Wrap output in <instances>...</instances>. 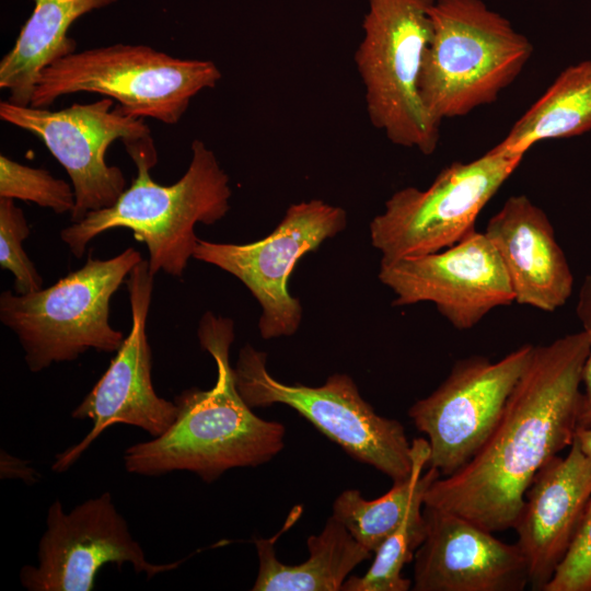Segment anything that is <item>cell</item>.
<instances>
[{
    "label": "cell",
    "mask_w": 591,
    "mask_h": 591,
    "mask_svg": "<svg viewBox=\"0 0 591 591\" xmlns=\"http://www.w3.org/2000/svg\"><path fill=\"white\" fill-rule=\"evenodd\" d=\"M590 337L582 329L534 346L494 430L475 456L427 489L424 506L489 532L513 529L537 471L573 441Z\"/></svg>",
    "instance_id": "6da1fadb"
},
{
    "label": "cell",
    "mask_w": 591,
    "mask_h": 591,
    "mask_svg": "<svg viewBox=\"0 0 591 591\" xmlns=\"http://www.w3.org/2000/svg\"><path fill=\"white\" fill-rule=\"evenodd\" d=\"M0 475L1 478H19L26 484L38 482V473L28 465V462L9 454L1 450L0 455Z\"/></svg>",
    "instance_id": "83f0119b"
},
{
    "label": "cell",
    "mask_w": 591,
    "mask_h": 591,
    "mask_svg": "<svg viewBox=\"0 0 591 591\" xmlns=\"http://www.w3.org/2000/svg\"><path fill=\"white\" fill-rule=\"evenodd\" d=\"M306 544L309 558L291 566L277 558L270 540H255L258 573L252 590L339 591L350 571L372 554L334 515L320 534L309 536Z\"/></svg>",
    "instance_id": "ffe728a7"
},
{
    "label": "cell",
    "mask_w": 591,
    "mask_h": 591,
    "mask_svg": "<svg viewBox=\"0 0 591 591\" xmlns=\"http://www.w3.org/2000/svg\"><path fill=\"white\" fill-rule=\"evenodd\" d=\"M533 350L525 344L496 362L484 356L460 359L431 394L408 409L416 428L428 437V466L441 477L457 472L483 447Z\"/></svg>",
    "instance_id": "7c38bea8"
},
{
    "label": "cell",
    "mask_w": 591,
    "mask_h": 591,
    "mask_svg": "<svg viewBox=\"0 0 591 591\" xmlns=\"http://www.w3.org/2000/svg\"><path fill=\"white\" fill-rule=\"evenodd\" d=\"M485 234L505 265L515 303L554 312L567 302L573 289L570 266L546 213L528 196H510Z\"/></svg>",
    "instance_id": "ac0fdd59"
},
{
    "label": "cell",
    "mask_w": 591,
    "mask_h": 591,
    "mask_svg": "<svg viewBox=\"0 0 591 591\" xmlns=\"http://www.w3.org/2000/svg\"><path fill=\"white\" fill-rule=\"evenodd\" d=\"M222 74L211 60L178 58L147 45L115 44L72 53L43 70L31 106L58 97L97 93L132 117L177 124L190 101L213 89Z\"/></svg>",
    "instance_id": "52a82bcc"
},
{
    "label": "cell",
    "mask_w": 591,
    "mask_h": 591,
    "mask_svg": "<svg viewBox=\"0 0 591 591\" xmlns=\"http://www.w3.org/2000/svg\"><path fill=\"white\" fill-rule=\"evenodd\" d=\"M34 1L33 13L0 61V88L9 91L7 101L20 106L31 105L44 69L76 53L77 42L67 35L70 25L88 12L117 0Z\"/></svg>",
    "instance_id": "d6986e66"
},
{
    "label": "cell",
    "mask_w": 591,
    "mask_h": 591,
    "mask_svg": "<svg viewBox=\"0 0 591 591\" xmlns=\"http://www.w3.org/2000/svg\"><path fill=\"white\" fill-rule=\"evenodd\" d=\"M544 591H591V499L566 557Z\"/></svg>",
    "instance_id": "484cf974"
},
{
    "label": "cell",
    "mask_w": 591,
    "mask_h": 591,
    "mask_svg": "<svg viewBox=\"0 0 591 591\" xmlns=\"http://www.w3.org/2000/svg\"><path fill=\"white\" fill-rule=\"evenodd\" d=\"M130 564L147 579L176 569L181 561L153 564L134 540L109 491L65 512L60 500L48 508L46 530L38 542L37 566L20 570L28 591H91L106 564Z\"/></svg>",
    "instance_id": "4fadbf2b"
},
{
    "label": "cell",
    "mask_w": 591,
    "mask_h": 591,
    "mask_svg": "<svg viewBox=\"0 0 591 591\" xmlns=\"http://www.w3.org/2000/svg\"><path fill=\"white\" fill-rule=\"evenodd\" d=\"M426 537L414 557V591H522L529 586L526 560L474 522L448 510L424 506Z\"/></svg>",
    "instance_id": "2e32d148"
},
{
    "label": "cell",
    "mask_w": 591,
    "mask_h": 591,
    "mask_svg": "<svg viewBox=\"0 0 591 591\" xmlns=\"http://www.w3.org/2000/svg\"><path fill=\"white\" fill-rule=\"evenodd\" d=\"M149 262L141 259L126 281L131 309V328L108 368L93 389L72 410L77 420L89 419L92 428L77 444L56 455L53 471L69 470L89 447L111 426L138 427L152 438L174 422V402L157 394L151 380L152 356L147 336V317L153 291Z\"/></svg>",
    "instance_id": "5bb4252c"
},
{
    "label": "cell",
    "mask_w": 591,
    "mask_h": 591,
    "mask_svg": "<svg viewBox=\"0 0 591 591\" xmlns=\"http://www.w3.org/2000/svg\"><path fill=\"white\" fill-rule=\"evenodd\" d=\"M28 235L23 210L13 199L0 198V266L13 275V290L18 294L37 291L43 286L42 276L23 248Z\"/></svg>",
    "instance_id": "d4e9b609"
},
{
    "label": "cell",
    "mask_w": 591,
    "mask_h": 591,
    "mask_svg": "<svg viewBox=\"0 0 591 591\" xmlns=\"http://www.w3.org/2000/svg\"><path fill=\"white\" fill-rule=\"evenodd\" d=\"M577 316L590 337L589 354L584 362L581 384V408L578 427H591V275L584 277L578 296Z\"/></svg>",
    "instance_id": "4316f807"
},
{
    "label": "cell",
    "mask_w": 591,
    "mask_h": 591,
    "mask_svg": "<svg viewBox=\"0 0 591 591\" xmlns=\"http://www.w3.org/2000/svg\"><path fill=\"white\" fill-rule=\"evenodd\" d=\"M0 198L32 201L56 213H71L76 205L73 187L69 183L4 154L0 155Z\"/></svg>",
    "instance_id": "cb8c5ba5"
},
{
    "label": "cell",
    "mask_w": 591,
    "mask_h": 591,
    "mask_svg": "<svg viewBox=\"0 0 591 591\" xmlns=\"http://www.w3.org/2000/svg\"><path fill=\"white\" fill-rule=\"evenodd\" d=\"M573 441L591 461V427H577Z\"/></svg>",
    "instance_id": "f1b7e54d"
},
{
    "label": "cell",
    "mask_w": 591,
    "mask_h": 591,
    "mask_svg": "<svg viewBox=\"0 0 591 591\" xmlns=\"http://www.w3.org/2000/svg\"><path fill=\"white\" fill-rule=\"evenodd\" d=\"M412 451L414 468L410 476L393 482L392 488L382 497L367 500L358 489H346L333 503L332 515L371 553L401 525L415 498L441 477L434 467L422 474L430 456L427 440H413Z\"/></svg>",
    "instance_id": "7402d4cb"
},
{
    "label": "cell",
    "mask_w": 591,
    "mask_h": 591,
    "mask_svg": "<svg viewBox=\"0 0 591 591\" xmlns=\"http://www.w3.org/2000/svg\"><path fill=\"white\" fill-rule=\"evenodd\" d=\"M430 18L419 91L439 123L497 101L532 56L529 38L483 0H436Z\"/></svg>",
    "instance_id": "277c9868"
},
{
    "label": "cell",
    "mask_w": 591,
    "mask_h": 591,
    "mask_svg": "<svg viewBox=\"0 0 591 591\" xmlns=\"http://www.w3.org/2000/svg\"><path fill=\"white\" fill-rule=\"evenodd\" d=\"M523 157L493 148L473 161L451 163L426 189L396 190L369 225L381 260L439 252L462 240Z\"/></svg>",
    "instance_id": "9c48e42d"
},
{
    "label": "cell",
    "mask_w": 591,
    "mask_h": 591,
    "mask_svg": "<svg viewBox=\"0 0 591 591\" xmlns=\"http://www.w3.org/2000/svg\"><path fill=\"white\" fill-rule=\"evenodd\" d=\"M197 335L216 362V383L175 397L177 415L171 427L126 449L128 473L161 476L186 471L212 483L231 468L262 465L282 450L285 427L256 416L236 389L229 361L233 321L206 312Z\"/></svg>",
    "instance_id": "7a4b0ae2"
},
{
    "label": "cell",
    "mask_w": 591,
    "mask_h": 591,
    "mask_svg": "<svg viewBox=\"0 0 591 591\" xmlns=\"http://www.w3.org/2000/svg\"><path fill=\"white\" fill-rule=\"evenodd\" d=\"M591 499V461L572 441L533 477L514 525L529 586L544 591L566 557Z\"/></svg>",
    "instance_id": "e0dca14e"
},
{
    "label": "cell",
    "mask_w": 591,
    "mask_h": 591,
    "mask_svg": "<svg viewBox=\"0 0 591 591\" xmlns=\"http://www.w3.org/2000/svg\"><path fill=\"white\" fill-rule=\"evenodd\" d=\"M124 146L137 169L131 185L112 207L90 211L80 222L65 228L61 240L76 257H82L97 235L112 229H129L136 240L146 244L153 275L163 271L182 277L197 247V223L211 225L230 210L229 176L215 152L195 139L184 175L170 186L160 185L150 175L158 162L152 137Z\"/></svg>",
    "instance_id": "3957f363"
},
{
    "label": "cell",
    "mask_w": 591,
    "mask_h": 591,
    "mask_svg": "<svg viewBox=\"0 0 591 591\" xmlns=\"http://www.w3.org/2000/svg\"><path fill=\"white\" fill-rule=\"evenodd\" d=\"M132 247L85 264L46 289L27 294L5 290L0 320L16 336L32 372L72 361L90 349L114 352L125 337L109 324L113 294L141 260Z\"/></svg>",
    "instance_id": "5b68a950"
},
{
    "label": "cell",
    "mask_w": 591,
    "mask_h": 591,
    "mask_svg": "<svg viewBox=\"0 0 591 591\" xmlns=\"http://www.w3.org/2000/svg\"><path fill=\"white\" fill-rule=\"evenodd\" d=\"M266 364L264 351L250 344L240 349L233 376L250 407L287 405L355 460L393 482L410 476L414 455L403 425L378 415L348 374L334 373L321 386L287 384L275 379Z\"/></svg>",
    "instance_id": "ba28073f"
},
{
    "label": "cell",
    "mask_w": 591,
    "mask_h": 591,
    "mask_svg": "<svg viewBox=\"0 0 591 591\" xmlns=\"http://www.w3.org/2000/svg\"><path fill=\"white\" fill-rule=\"evenodd\" d=\"M427 491V490H426ZM426 491L413 501L401 525L374 552L375 557L368 571L348 578L344 591H407L412 581L402 576L403 567L414 560L415 553L426 537L422 513Z\"/></svg>",
    "instance_id": "603a6c76"
},
{
    "label": "cell",
    "mask_w": 591,
    "mask_h": 591,
    "mask_svg": "<svg viewBox=\"0 0 591 591\" xmlns=\"http://www.w3.org/2000/svg\"><path fill=\"white\" fill-rule=\"evenodd\" d=\"M347 212L322 199L288 207L275 230L262 240L235 244L198 240L194 258L236 277L262 308L258 331L264 339L293 335L302 321L289 277L305 254L347 227Z\"/></svg>",
    "instance_id": "30bf717a"
},
{
    "label": "cell",
    "mask_w": 591,
    "mask_h": 591,
    "mask_svg": "<svg viewBox=\"0 0 591 591\" xmlns=\"http://www.w3.org/2000/svg\"><path fill=\"white\" fill-rule=\"evenodd\" d=\"M378 277L394 293V306L433 303L459 331L473 328L494 309L514 302L497 250L475 229L442 251L381 260Z\"/></svg>",
    "instance_id": "9a60e30c"
},
{
    "label": "cell",
    "mask_w": 591,
    "mask_h": 591,
    "mask_svg": "<svg viewBox=\"0 0 591 591\" xmlns=\"http://www.w3.org/2000/svg\"><path fill=\"white\" fill-rule=\"evenodd\" d=\"M591 129V61L563 70L513 124L495 150L524 155L540 141L579 136Z\"/></svg>",
    "instance_id": "44dd1931"
},
{
    "label": "cell",
    "mask_w": 591,
    "mask_h": 591,
    "mask_svg": "<svg viewBox=\"0 0 591 591\" xmlns=\"http://www.w3.org/2000/svg\"><path fill=\"white\" fill-rule=\"evenodd\" d=\"M113 105L106 96L58 111L0 103L1 120L40 139L68 173L76 197L72 223L90 211L112 207L126 189L121 170L105 161L108 147L118 139L126 143L151 136L143 118Z\"/></svg>",
    "instance_id": "8fae6325"
},
{
    "label": "cell",
    "mask_w": 591,
    "mask_h": 591,
    "mask_svg": "<svg viewBox=\"0 0 591 591\" xmlns=\"http://www.w3.org/2000/svg\"><path fill=\"white\" fill-rule=\"evenodd\" d=\"M436 0H368L355 65L370 123L393 143L432 154L440 125L426 108L419 80Z\"/></svg>",
    "instance_id": "8992f818"
}]
</instances>
